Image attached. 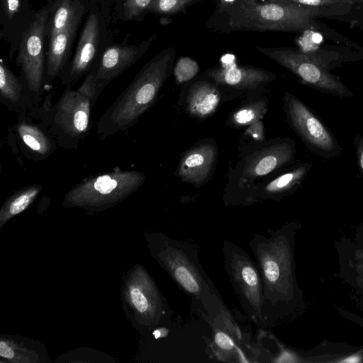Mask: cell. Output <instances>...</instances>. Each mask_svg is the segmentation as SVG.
Segmentation results:
<instances>
[{
  "mask_svg": "<svg viewBox=\"0 0 363 363\" xmlns=\"http://www.w3.org/2000/svg\"><path fill=\"white\" fill-rule=\"evenodd\" d=\"M155 255L176 284L189 295L195 307L214 316L226 309L213 283L199 262L195 244L163 234L155 238Z\"/></svg>",
  "mask_w": 363,
  "mask_h": 363,
  "instance_id": "2",
  "label": "cell"
},
{
  "mask_svg": "<svg viewBox=\"0 0 363 363\" xmlns=\"http://www.w3.org/2000/svg\"><path fill=\"white\" fill-rule=\"evenodd\" d=\"M267 102L256 101L237 109L230 117V123L235 127L250 125L262 118L267 111Z\"/></svg>",
  "mask_w": 363,
  "mask_h": 363,
  "instance_id": "22",
  "label": "cell"
},
{
  "mask_svg": "<svg viewBox=\"0 0 363 363\" xmlns=\"http://www.w3.org/2000/svg\"><path fill=\"white\" fill-rule=\"evenodd\" d=\"M220 100L218 90L212 84L198 81L191 84L186 96V108L190 115L203 118L212 115Z\"/></svg>",
  "mask_w": 363,
  "mask_h": 363,
  "instance_id": "19",
  "label": "cell"
},
{
  "mask_svg": "<svg viewBox=\"0 0 363 363\" xmlns=\"http://www.w3.org/2000/svg\"><path fill=\"white\" fill-rule=\"evenodd\" d=\"M49 11L45 8L22 36L16 65L32 93L35 106L43 101L45 77V35Z\"/></svg>",
  "mask_w": 363,
  "mask_h": 363,
  "instance_id": "10",
  "label": "cell"
},
{
  "mask_svg": "<svg viewBox=\"0 0 363 363\" xmlns=\"http://www.w3.org/2000/svg\"><path fill=\"white\" fill-rule=\"evenodd\" d=\"M0 355L5 358H12L14 355L12 349L4 341L0 342Z\"/></svg>",
  "mask_w": 363,
  "mask_h": 363,
  "instance_id": "31",
  "label": "cell"
},
{
  "mask_svg": "<svg viewBox=\"0 0 363 363\" xmlns=\"http://www.w3.org/2000/svg\"><path fill=\"white\" fill-rule=\"evenodd\" d=\"M99 41V19L94 13H91L82 30L74 57L69 67L60 76L62 84L73 86L79 78L89 72L97 52Z\"/></svg>",
  "mask_w": 363,
  "mask_h": 363,
  "instance_id": "13",
  "label": "cell"
},
{
  "mask_svg": "<svg viewBox=\"0 0 363 363\" xmlns=\"http://www.w3.org/2000/svg\"><path fill=\"white\" fill-rule=\"evenodd\" d=\"M199 66L196 61L189 57H180L174 67V74L178 83H184L192 79L198 73Z\"/></svg>",
  "mask_w": 363,
  "mask_h": 363,
  "instance_id": "24",
  "label": "cell"
},
{
  "mask_svg": "<svg viewBox=\"0 0 363 363\" xmlns=\"http://www.w3.org/2000/svg\"><path fill=\"white\" fill-rule=\"evenodd\" d=\"M284 104L291 126L310 151L325 159L341 155L342 148L335 137L302 101L286 92Z\"/></svg>",
  "mask_w": 363,
  "mask_h": 363,
  "instance_id": "9",
  "label": "cell"
},
{
  "mask_svg": "<svg viewBox=\"0 0 363 363\" xmlns=\"http://www.w3.org/2000/svg\"><path fill=\"white\" fill-rule=\"evenodd\" d=\"M175 55V48H167L143 67L101 116L96 129L100 140L125 132L137 123L155 102L169 76Z\"/></svg>",
  "mask_w": 363,
  "mask_h": 363,
  "instance_id": "1",
  "label": "cell"
},
{
  "mask_svg": "<svg viewBox=\"0 0 363 363\" xmlns=\"http://www.w3.org/2000/svg\"><path fill=\"white\" fill-rule=\"evenodd\" d=\"M248 245L259 270L263 289L264 329L272 328L282 316L288 298L289 249L284 228L267 235L256 233Z\"/></svg>",
  "mask_w": 363,
  "mask_h": 363,
  "instance_id": "3",
  "label": "cell"
},
{
  "mask_svg": "<svg viewBox=\"0 0 363 363\" xmlns=\"http://www.w3.org/2000/svg\"><path fill=\"white\" fill-rule=\"evenodd\" d=\"M255 48L293 72L301 82L319 91L342 99L354 96L352 91L328 70V65L313 55L291 48Z\"/></svg>",
  "mask_w": 363,
  "mask_h": 363,
  "instance_id": "8",
  "label": "cell"
},
{
  "mask_svg": "<svg viewBox=\"0 0 363 363\" xmlns=\"http://www.w3.org/2000/svg\"><path fill=\"white\" fill-rule=\"evenodd\" d=\"M238 0H220V5L221 8L228 10L233 6Z\"/></svg>",
  "mask_w": 363,
  "mask_h": 363,
  "instance_id": "32",
  "label": "cell"
},
{
  "mask_svg": "<svg viewBox=\"0 0 363 363\" xmlns=\"http://www.w3.org/2000/svg\"><path fill=\"white\" fill-rule=\"evenodd\" d=\"M245 135H250L255 140H264V125L261 121H258L246 129Z\"/></svg>",
  "mask_w": 363,
  "mask_h": 363,
  "instance_id": "28",
  "label": "cell"
},
{
  "mask_svg": "<svg viewBox=\"0 0 363 363\" xmlns=\"http://www.w3.org/2000/svg\"><path fill=\"white\" fill-rule=\"evenodd\" d=\"M0 101L17 114L28 113L35 106L26 80L17 77L3 60L0 61Z\"/></svg>",
  "mask_w": 363,
  "mask_h": 363,
  "instance_id": "17",
  "label": "cell"
},
{
  "mask_svg": "<svg viewBox=\"0 0 363 363\" xmlns=\"http://www.w3.org/2000/svg\"><path fill=\"white\" fill-rule=\"evenodd\" d=\"M264 1L290 2L306 6L323 7L335 4H352L355 0H262Z\"/></svg>",
  "mask_w": 363,
  "mask_h": 363,
  "instance_id": "27",
  "label": "cell"
},
{
  "mask_svg": "<svg viewBox=\"0 0 363 363\" xmlns=\"http://www.w3.org/2000/svg\"><path fill=\"white\" fill-rule=\"evenodd\" d=\"M295 142L284 140L257 152L246 162L242 179L263 177L292 160L295 155Z\"/></svg>",
  "mask_w": 363,
  "mask_h": 363,
  "instance_id": "14",
  "label": "cell"
},
{
  "mask_svg": "<svg viewBox=\"0 0 363 363\" xmlns=\"http://www.w3.org/2000/svg\"><path fill=\"white\" fill-rule=\"evenodd\" d=\"M146 176L140 171L116 168L86 178L65 195L64 205L104 208L118 203L138 191Z\"/></svg>",
  "mask_w": 363,
  "mask_h": 363,
  "instance_id": "6",
  "label": "cell"
},
{
  "mask_svg": "<svg viewBox=\"0 0 363 363\" xmlns=\"http://www.w3.org/2000/svg\"><path fill=\"white\" fill-rule=\"evenodd\" d=\"M217 150L215 145L202 143L188 150L181 159L177 175L195 186L202 184L214 167Z\"/></svg>",
  "mask_w": 363,
  "mask_h": 363,
  "instance_id": "16",
  "label": "cell"
},
{
  "mask_svg": "<svg viewBox=\"0 0 363 363\" xmlns=\"http://www.w3.org/2000/svg\"><path fill=\"white\" fill-rule=\"evenodd\" d=\"M208 77L216 83L236 89H253L270 81L272 73L251 66H222L209 70Z\"/></svg>",
  "mask_w": 363,
  "mask_h": 363,
  "instance_id": "18",
  "label": "cell"
},
{
  "mask_svg": "<svg viewBox=\"0 0 363 363\" xmlns=\"http://www.w3.org/2000/svg\"><path fill=\"white\" fill-rule=\"evenodd\" d=\"M360 361L359 357L357 355H352L350 357H348L341 361V362H346V363H355L359 362Z\"/></svg>",
  "mask_w": 363,
  "mask_h": 363,
  "instance_id": "33",
  "label": "cell"
},
{
  "mask_svg": "<svg viewBox=\"0 0 363 363\" xmlns=\"http://www.w3.org/2000/svg\"><path fill=\"white\" fill-rule=\"evenodd\" d=\"M43 189L42 184H33L16 191L3 205L1 216L9 218L23 212L36 199Z\"/></svg>",
  "mask_w": 363,
  "mask_h": 363,
  "instance_id": "21",
  "label": "cell"
},
{
  "mask_svg": "<svg viewBox=\"0 0 363 363\" xmlns=\"http://www.w3.org/2000/svg\"><path fill=\"white\" fill-rule=\"evenodd\" d=\"M7 139L15 154L35 162L48 158L59 147L53 135L26 113L18 114L16 122L8 126Z\"/></svg>",
  "mask_w": 363,
  "mask_h": 363,
  "instance_id": "12",
  "label": "cell"
},
{
  "mask_svg": "<svg viewBox=\"0 0 363 363\" xmlns=\"http://www.w3.org/2000/svg\"><path fill=\"white\" fill-rule=\"evenodd\" d=\"M312 167L311 163H303L268 183L264 194L268 197L284 195L298 187Z\"/></svg>",
  "mask_w": 363,
  "mask_h": 363,
  "instance_id": "20",
  "label": "cell"
},
{
  "mask_svg": "<svg viewBox=\"0 0 363 363\" xmlns=\"http://www.w3.org/2000/svg\"><path fill=\"white\" fill-rule=\"evenodd\" d=\"M195 0H153L147 11L159 14H173L182 10Z\"/></svg>",
  "mask_w": 363,
  "mask_h": 363,
  "instance_id": "25",
  "label": "cell"
},
{
  "mask_svg": "<svg viewBox=\"0 0 363 363\" xmlns=\"http://www.w3.org/2000/svg\"><path fill=\"white\" fill-rule=\"evenodd\" d=\"M227 11L231 30L300 32L313 29L324 11L290 2L238 0Z\"/></svg>",
  "mask_w": 363,
  "mask_h": 363,
  "instance_id": "5",
  "label": "cell"
},
{
  "mask_svg": "<svg viewBox=\"0 0 363 363\" xmlns=\"http://www.w3.org/2000/svg\"><path fill=\"white\" fill-rule=\"evenodd\" d=\"M4 14L11 18L18 11L20 0H1Z\"/></svg>",
  "mask_w": 363,
  "mask_h": 363,
  "instance_id": "30",
  "label": "cell"
},
{
  "mask_svg": "<svg viewBox=\"0 0 363 363\" xmlns=\"http://www.w3.org/2000/svg\"><path fill=\"white\" fill-rule=\"evenodd\" d=\"M155 38L156 34H153L137 45H113L105 50L97 67L85 77L95 104L106 86L142 57Z\"/></svg>",
  "mask_w": 363,
  "mask_h": 363,
  "instance_id": "11",
  "label": "cell"
},
{
  "mask_svg": "<svg viewBox=\"0 0 363 363\" xmlns=\"http://www.w3.org/2000/svg\"><path fill=\"white\" fill-rule=\"evenodd\" d=\"M356 1H359V2H362L363 3V0H355Z\"/></svg>",
  "mask_w": 363,
  "mask_h": 363,
  "instance_id": "34",
  "label": "cell"
},
{
  "mask_svg": "<svg viewBox=\"0 0 363 363\" xmlns=\"http://www.w3.org/2000/svg\"><path fill=\"white\" fill-rule=\"evenodd\" d=\"M54 93L48 94L28 114L53 135L59 147L77 150L92 128L93 98L81 86L73 89L72 85H67L53 104Z\"/></svg>",
  "mask_w": 363,
  "mask_h": 363,
  "instance_id": "4",
  "label": "cell"
},
{
  "mask_svg": "<svg viewBox=\"0 0 363 363\" xmlns=\"http://www.w3.org/2000/svg\"><path fill=\"white\" fill-rule=\"evenodd\" d=\"M82 13L81 9H77L69 23L61 31L50 38L44 84L52 83L54 79L60 77L64 71L70 47L80 22Z\"/></svg>",
  "mask_w": 363,
  "mask_h": 363,
  "instance_id": "15",
  "label": "cell"
},
{
  "mask_svg": "<svg viewBox=\"0 0 363 363\" xmlns=\"http://www.w3.org/2000/svg\"><path fill=\"white\" fill-rule=\"evenodd\" d=\"M72 0H60L52 16L50 38L61 31L70 21L77 11Z\"/></svg>",
  "mask_w": 363,
  "mask_h": 363,
  "instance_id": "23",
  "label": "cell"
},
{
  "mask_svg": "<svg viewBox=\"0 0 363 363\" xmlns=\"http://www.w3.org/2000/svg\"><path fill=\"white\" fill-rule=\"evenodd\" d=\"M222 252L224 269L241 306L257 326L264 329L262 282L255 261L229 240L223 242Z\"/></svg>",
  "mask_w": 363,
  "mask_h": 363,
  "instance_id": "7",
  "label": "cell"
},
{
  "mask_svg": "<svg viewBox=\"0 0 363 363\" xmlns=\"http://www.w3.org/2000/svg\"><path fill=\"white\" fill-rule=\"evenodd\" d=\"M357 164L363 177V134L356 135L354 139Z\"/></svg>",
  "mask_w": 363,
  "mask_h": 363,
  "instance_id": "29",
  "label": "cell"
},
{
  "mask_svg": "<svg viewBox=\"0 0 363 363\" xmlns=\"http://www.w3.org/2000/svg\"><path fill=\"white\" fill-rule=\"evenodd\" d=\"M153 0H125L124 14L128 19H134L147 11Z\"/></svg>",
  "mask_w": 363,
  "mask_h": 363,
  "instance_id": "26",
  "label": "cell"
}]
</instances>
